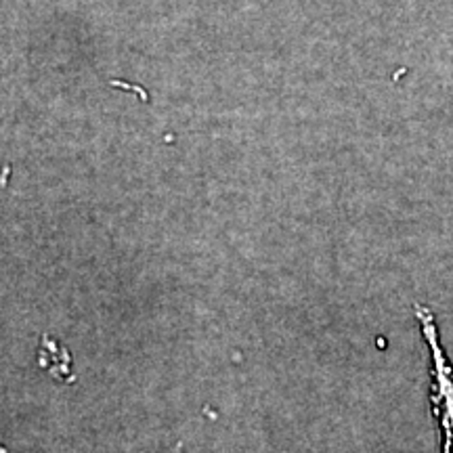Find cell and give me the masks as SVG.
<instances>
[{
    "mask_svg": "<svg viewBox=\"0 0 453 453\" xmlns=\"http://www.w3.org/2000/svg\"><path fill=\"white\" fill-rule=\"evenodd\" d=\"M413 315L428 350V399L437 422L441 453H453V364L434 311L428 304H416Z\"/></svg>",
    "mask_w": 453,
    "mask_h": 453,
    "instance_id": "6da1fadb",
    "label": "cell"
},
{
    "mask_svg": "<svg viewBox=\"0 0 453 453\" xmlns=\"http://www.w3.org/2000/svg\"><path fill=\"white\" fill-rule=\"evenodd\" d=\"M151 453H185V447L180 443H174V445H166V447H162V449H156Z\"/></svg>",
    "mask_w": 453,
    "mask_h": 453,
    "instance_id": "7a4b0ae2",
    "label": "cell"
}]
</instances>
